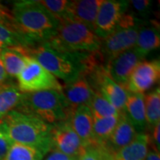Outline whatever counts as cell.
Returning <instances> with one entry per match:
<instances>
[{
    "mask_svg": "<svg viewBox=\"0 0 160 160\" xmlns=\"http://www.w3.org/2000/svg\"><path fill=\"white\" fill-rule=\"evenodd\" d=\"M11 15V26L31 47L51 39L59 26V20L35 0L15 2Z\"/></svg>",
    "mask_w": 160,
    "mask_h": 160,
    "instance_id": "cell-1",
    "label": "cell"
},
{
    "mask_svg": "<svg viewBox=\"0 0 160 160\" xmlns=\"http://www.w3.org/2000/svg\"><path fill=\"white\" fill-rule=\"evenodd\" d=\"M28 54L57 79L67 84L99 65L97 53H71L58 51L44 42L28 49Z\"/></svg>",
    "mask_w": 160,
    "mask_h": 160,
    "instance_id": "cell-2",
    "label": "cell"
},
{
    "mask_svg": "<svg viewBox=\"0 0 160 160\" xmlns=\"http://www.w3.org/2000/svg\"><path fill=\"white\" fill-rule=\"evenodd\" d=\"M2 122L13 142L36 148L45 153L51 150L48 125L39 118L13 110Z\"/></svg>",
    "mask_w": 160,
    "mask_h": 160,
    "instance_id": "cell-3",
    "label": "cell"
},
{
    "mask_svg": "<svg viewBox=\"0 0 160 160\" xmlns=\"http://www.w3.org/2000/svg\"><path fill=\"white\" fill-rule=\"evenodd\" d=\"M72 109L62 92L50 90L23 93L16 110L34 116L51 125L68 119Z\"/></svg>",
    "mask_w": 160,
    "mask_h": 160,
    "instance_id": "cell-4",
    "label": "cell"
},
{
    "mask_svg": "<svg viewBox=\"0 0 160 160\" xmlns=\"http://www.w3.org/2000/svg\"><path fill=\"white\" fill-rule=\"evenodd\" d=\"M45 43L67 53H97L101 48L102 39L88 26L64 19L59 22L55 35Z\"/></svg>",
    "mask_w": 160,
    "mask_h": 160,
    "instance_id": "cell-5",
    "label": "cell"
},
{
    "mask_svg": "<svg viewBox=\"0 0 160 160\" xmlns=\"http://www.w3.org/2000/svg\"><path fill=\"white\" fill-rule=\"evenodd\" d=\"M144 22L131 13H125L117 27L105 39H102L99 58L106 62L116 55L134 48L138 33Z\"/></svg>",
    "mask_w": 160,
    "mask_h": 160,
    "instance_id": "cell-6",
    "label": "cell"
},
{
    "mask_svg": "<svg viewBox=\"0 0 160 160\" xmlns=\"http://www.w3.org/2000/svg\"><path fill=\"white\" fill-rule=\"evenodd\" d=\"M17 79L18 88L22 93L62 91V85L59 80L30 56L25 67Z\"/></svg>",
    "mask_w": 160,
    "mask_h": 160,
    "instance_id": "cell-7",
    "label": "cell"
},
{
    "mask_svg": "<svg viewBox=\"0 0 160 160\" xmlns=\"http://www.w3.org/2000/svg\"><path fill=\"white\" fill-rule=\"evenodd\" d=\"M50 144L51 150L72 157H80L86 149L81 139L72 128L68 119L51 125Z\"/></svg>",
    "mask_w": 160,
    "mask_h": 160,
    "instance_id": "cell-8",
    "label": "cell"
},
{
    "mask_svg": "<svg viewBox=\"0 0 160 160\" xmlns=\"http://www.w3.org/2000/svg\"><path fill=\"white\" fill-rule=\"evenodd\" d=\"M88 74L93 80V83L90 82L92 88L109 101L120 113L123 112L128 91L111 79L104 65H97Z\"/></svg>",
    "mask_w": 160,
    "mask_h": 160,
    "instance_id": "cell-9",
    "label": "cell"
},
{
    "mask_svg": "<svg viewBox=\"0 0 160 160\" xmlns=\"http://www.w3.org/2000/svg\"><path fill=\"white\" fill-rule=\"evenodd\" d=\"M129 8V1L103 0L94 23L93 32L101 39H105L117 27Z\"/></svg>",
    "mask_w": 160,
    "mask_h": 160,
    "instance_id": "cell-10",
    "label": "cell"
},
{
    "mask_svg": "<svg viewBox=\"0 0 160 160\" xmlns=\"http://www.w3.org/2000/svg\"><path fill=\"white\" fill-rule=\"evenodd\" d=\"M144 59L145 57L133 48L110 59L104 67L111 79L125 89L132 72Z\"/></svg>",
    "mask_w": 160,
    "mask_h": 160,
    "instance_id": "cell-11",
    "label": "cell"
},
{
    "mask_svg": "<svg viewBox=\"0 0 160 160\" xmlns=\"http://www.w3.org/2000/svg\"><path fill=\"white\" fill-rule=\"evenodd\" d=\"M160 62L159 59L141 62L132 73L125 90L130 93H143L159 80Z\"/></svg>",
    "mask_w": 160,
    "mask_h": 160,
    "instance_id": "cell-12",
    "label": "cell"
},
{
    "mask_svg": "<svg viewBox=\"0 0 160 160\" xmlns=\"http://www.w3.org/2000/svg\"><path fill=\"white\" fill-rule=\"evenodd\" d=\"M68 121L85 148L96 145L93 131V116L88 106L79 105L73 108Z\"/></svg>",
    "mask_w": 160,
    "mask_h": 160,
    "instance_id": "cell-13",
    "label": "cell"
},
{
    "mask_svg": "<svg viewBox=\"0 0 160 160\" xmlns=\"http://www.w3.org/2000/svg\"><path fill=\"white\" fill-rule=\"evenodd\" d=\"M102 1L103 0L69 1L64 19H69L82 23L93 31L96 18Z\"/></svg>",
    "mask_w": 160,
    "mask_h": 160,
    "instance_id": "cell-14",
    "label": "cell"
},
{
    "mask_svg": "<svg viewBox=\"0 0 160 160\" xmlns=\"http://www.w3.org/2000/svg\"><path fill=\"white\" fill-rule=\"evenodd\" d=\"M63 95L71 108L91 104L94 90L87 78V73H82L73 81L62 86Z\"/></svg>",
    "mask_w": 160,
    "mask_h": 160,
    "instance_id": "cell-15",
    "label": "cell"
},
{
    "mask_svg": "<svg viewBox=\"0 0 160 160\" xmlns=\"http://www.w3.org/2000/svg\"><path fill=\"white\" fill-rule=\"evenodd\" d=\"M137 135L134 127L125 113L122 112L114 130L103 146L113 155L116 152L133 141Z\"/></svg>",
    "mask_w": 160,
    "mask_h": 160,
    "instance_id": "cell-16",
    "label": "cell"
},
{
    "mask_svg": "<svg viewBox=\"0 0 160 160\" xmlns=\"http://www.w3.org/2000/svg\"><path fill=\"white\" fill-rule=\"evenodd\" d=\"M143 93L128 92L124 113L128 118L137 133H145L147 128Z\"/></svg>",
    "mask_w": 160,
    "mask_h": 160,
    "instance_id": "cell-17",
    "label": "cell"
},
{
    "mask_svg": "<svg viewBox=\"0 0 160 160\" xmlns=\"http://www.w3.org/2000/svg\"><path fill=\"white\" fill-rule=\"evenodd\" d=\"M28 49L13 47L8 48L0 52V58L8 77L17 78L25 67L29 58Z\"/></svg>",
    "mask_w": 160,
    "mask_h": 160,
    "instance_id": "cell-18",
    "label": "cell"
},
{
    "mask_svg": "<svg viewBox=\"0 0 160 160\" xmlns=\"http://www.w3.org/2000/svg\"><path fill=\"white\" fill-rule=\"evenodd\" d=\"M160 46L159 25L152 22L151 24L143 22L138 33L134 48L144 57Z\"/></svg>",
    "mask_w": 160,
    "mask_h": 160,
    "instance_id": "cell-19",
    "label": "cell"
},
{
    "mask_svg": "<svg viewBox=\"0 0 160 160\" xmlns=\"http://www.w3.org/2000/svg\"><path fill=\"white\" fill-rule=\"evenodd\" d=\"M150 138L146 133H137L128 145L113 155V160H145L149 150Z\"/></svg>",
    "mask_w": 160,
    "mask_h": 160,
    "instance_id": "cell-20",
    "label": "cell"
},
{
    "mask_svg": "<svg viewBox=\"0 0 160 160\" xmlns=\"http://www.w3.org/2000/svg\"><path fill=\"white\" fill-rule=\"evenodd\" d=\"M22 95L18 86L11 82L0 86V122L10 112L17 109Z\"/></svg>",
    "mask_w": 160,
    "mask_h": 160,
    "instance_id": "cell-21",
    "label": "cell"
},
{
    "mask_svg": "<svg viewBox=\"0 0 160 160\" xmlns=\"http://www.w3.org/2000/svg\"><path fill=\"white\" fill-rule=\"evenodd\" d=\"M119 117H93V131L96 145H105L114 130Z\"/></svg>",
    "mask_w": 160,
    "mask_h": 160,
    "instance_id": "cell-22",
    "label": "cell"
},
{
    "mask_svg": "<svg viewBox=\"0 0 160 160\" xmlns=\"http://www.w3.org/2000/svg\"><path fill=\"white\" fill-rule=\"evenodd\" d=\"M146 122L150 127L160 122V88L154 90L144 96Z\"/></svg>",
    "mask_w": 160,
    "mask_h": 160,
    "instance_id": "cell-23",
    "label": "cell"
},
{
    "mask_svg": "<svg viewBox=\"0 0 160 160\" xmlns=\"http://www.w3.org/2000/svg\"><path fill=\"white\" fill-rule=\"evenodd\" d=\"M45 156L36 148L13 142L3 160H42Z\"/></svg>",
    "mask_w": 160,
    "mask_h": 160,
    "instance_id": "cell-24",
    "label": "cell"
},
{
    "mask_svg": "<svg viewBox=\"0 0 160 160\" xmlns=\"http://www.w3.org/2000/svg\"><path fill=\"white\" fill-rule=\"evenodd\" d=\"M32 48L21 35L8 24L0 22V52L8 48Z\"/></svg>",
    "mask_w": 160,
    "mask_h": 160,
    "instance_id": "cell-25",
    "label": "cell"
},
{
    "mask_svg": "<svg viewBox=\"0 0 160 160\" xmlns=\"http://www.w3.org/2000/svg\"><path fill=\"white\" fill-rule=\"evenodd\" d=\"M89 108L93 117H119L120 114V112L114 106L95 90Z\"/></svg>",
    "mask_w": 160,
    "mask_h": 160,
    "instance_id": "cell-26",
    "label": "cell"
},
{
    "mask_svg": "<svg viewBox=\"0 0 160 160\" xmlns=\"http://www.w3.org/2000/svg\"><path fill=\"white\" fill-rule=\"evenodd\" d=\"M39 2L60 22L63 20L65 17L69 1L68 0H40Z\"/></svg>",
    "mask_w": 160,
    "mask_h": 160,
    "instance_id": "cell-27",
    "label": "cell"
},
{
    "mask_svg": "<svg viewBox=\"0 0 160 160\" xmlns=\"http://www.w3.org/2000/svg\"><path fill=\"white\" fill-rule=\"evenodd\" d=\"M79 160H113V154L102 145H92L86 148Z\"/></svg>",
    "mask_w": 160,
    "mask_h": 160,
    "instance_id": "cell-28",
    "label": "cell"
},
{
    "mask_svg": "<svg viewBox=\"0 0 160 160\" xmlns=\"http://www.w3.org/2000/svg\"><path fill=\"white\" fill-rule=\"evenodd\" d=\"M129 7L133 10L132 14L138 19H147L152 13L153 2L150 0H132L129 1Z\"/></svg>",
    "mask_w": 160,
    "mask_h": 160,
    "instance_id": "cell-29",
    "label": "cell"
},
{
    "mask_svg": "<svg viewBox=\"0 0 160 160\" xmlns=\"http://www.w3.org/2000/svg\"><path fill=\"white\" fill-rule=\"evenodd\" d=\"M13 142L8 135L5 126L2 122H0V160H3L8 153Z\"/></svg>",
    "mask_w": 160,
    "mask_h": 160,
    "instance_id": "cell-30",
    "label": "cell"
},
{
    "mask_svg": "<svg viewBox=\"0 0 160 160\" xmlns=\"http://www.w3.org/2000/svg\"><path fill=\"white\" fill-rule=\"evenodd\" d=\"M79 157H72L57 151L51 150L46 154L42 160H79Z\"/></svg>",
    "mask_w": 160,
    "mask_h": 160,
    "instance_id": "cell-31",
    "label": "cell"
},
{
    "mask_svg": "<svg viewBox=\"0 0 160 160\" xmlns=\"http://www.w3.org/2000/svg\"><path fill=\"white\" fill-rule=\"evenodd\" d=\"M153 131H152V135H153V143L155 145V148L157 149V151H159L160 148V141H159V130H160V122L157 123V125L153 126Z\"/></svg>",
    "mask_w": 160,
    "mask_h": 160,
    "instance_id": "cell-32",
    "label": "cell"
},
{
    "mask_svg": "<svg viewBox=\"0 0 160 160\" xmlns=\"http://www.w3.org/2000/svg\"><path fill=\"white\" fill-rule=\"evenodd\" d=\"M145 160H160L159 151L155 147L148 150V154L146 156Z\"/></svg>",
    "mask_w": 160,
    "mask_h": 160,
    "instance_id": "cell-33",
    "label": "cell"
},
{
    "mask_svg": "<svg viewBox=\"0 0 160 160\" xmlns=\"http://www.w3.org/2000/svg\"><path fill=\"white\" fill-rule=\"evenodd\" d=\"M8 76L6 73L5 70L4 68V66L2 62L1 58H0V86L8 82Z\"/></svg>",
    "mask_w": 160,
    "mask_h": 160,
    "instance_id": "cell-34",
    "label": "cell"
}]
</instances>
